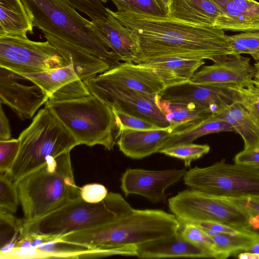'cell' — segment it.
Returning <instances> with one entry per match:
<instances>
[{
    "instance_id": "obj_1",
    "label": "cell",
    "mask_w": 259,
    "mask_h": 259,
    "mask_svg": "<svg viewBox=\"0 0 259 259\" xmlns=\"http://www.w3.org/2000/svg\"><path fill=\"white\" fill-rule=\"evenodd\" d=\"M106 11L137 34L139 53L135 63L161 57L208 59L213 62L233 55L223 30L187 23L168 16L130 11Z\"/></svg>"
},
{
    "instance_id": "obj_2",
    "label": "cell",
    "mask_w": 259,
    "mask_h": 259,
    "mask_svg": "<svg viewBox=\"0 0 259 259\" xmlns=\"http://www.w3.org/2000/svg\"><path fill=\"white\" fill-rule=\"evenodd\" d=\"M173 213L159 209H134L121 218L95 228L67 234L55 240L90 249L137 245L172 235L180 228Z\"/></svg>"
},
{
    "instance_id": "obj_3",
    "label": "cell",
    "mask_w": 259,
    "mask_h": 259,
    "mask_svg": "<svg viewBox=\"0 0 259 259\" xmlns=\"http://www.w3.org/2000/svg\"><path fill=\"white\" fill-rule=\"evenodd\" d=\"M34 27L114 67L120 63L92 22L65 0H21Z\"/></svg>"
},
{
    "instance_id": "obj_4",
    "label": "cell",
    "mask_w": 259,
    "mask_h": 259,
    "mask_svg": "<svg viewBox=\"0 0 259 259\" xmlns=\"http://www.w3.org/2000/svg\"><path fill=\"white\" fill-rule=\"evenodd\" d=\"M70 152L49 158L41 166L14 182L24 224L36 221L80 197Z\"/></svg>"
},
{
    "instance_id": "obj_5",
    "label": "cell",
    "mask_w": 259,
    "mask_h": 259,
    "mask_svg": "<svg viewBox=\"0 0 259 259\" xmlns=\"http://www.w3.org/2000/svg\"><path fill=\"white\" fill-rule=\"evenodd\" d=\"M134 208L121 194L108 192L98 203L80 197L33 222L24 224L20 238L39 237L54 240L67 234L103 225L125 216Z\"/></svg>"
},
{
    "instance_id": "obj_6",
    "label": "cell",
    "mask_w": 259,
    "mask_h": 259,
    "mask_svg": "<svg viewBox=\"0 0 259 259\" xmlns=\"http://www.w3.org/2000/svg\"><path fill=\"white\" fill-rule=\"evenodd\" d=\"M18 154L9 172L13 182L35 170L50 157L70 151L78 144L70 132L46 106L19 135Z\"/></svg>"
},
{
    "instance_id": "obj_7",
    "label": "cell",
    "mask_w": 259,
    "mask_h": 259,
    "mask_svg": "<svg viewBox=\"0 0 259 259\" xmlns=\"http://www.w3.org/2000/svg\"><path fill=\"white\" fill-rule=\"evenodd\" d=\"M72 135L78 145H101L108 150L116 144V126L112 108L91 94L45 103Z\"/></svg>"
},
{
    "instance_id": "obj_8",
    "label": "cell",
    "mask_w": 259,
    "mask_h": 259,
    "mask_svg": "<svg viewBox=\"0 0 259 259\" xmlns=\"http://www.w3.org/2000/svg\"><path fill=\"white\" fill-rule=\"evenodd\" d=\"M184 183L206 195L227 199L259 196V169L217 162L186 171Z\"/></svg>"
},
{
    "instance_id": "obj_9",
    "label": "cell",
    "mask_w": 259,
    "mask_h": 259,
    "mask_svg": "<svg viewBox=\"0 0 259 259\" xmlns=\"http://www.w3.org/2000/svg\"><path fill=\"white\" fill-rule=\"evenodd\" d=\"M168 202L180 222H213L249 230V214L228 199L190 188L179 192Z\"/></svg>"
},
{
    "instance_id": "obj_10",
    "label": "cell",
    "mask_w": 259,
    "mask_h": 259,
    "mask_svg": "<svg viewBox=\"0 0 259 259\" xmlns=\"http://www.w3.org/2000/svg\"><path fill=\"white\" fill-rule=\"evenodd\" d=\"M67 65L48 40L35 41L27 37L0 35V67L14 72L32 73Z\"/></svg>"
},
{
    "instance_id": "obj_11",
    "label": "cell",
    "mask_w": 259,
    "mask_h": 259,
    "mask_svg": "<svg viewBox=\"0 0 259 259\" xmlns=\"http://www.w3.org/2000/svg\"><path fill=\"white\" fill-rule=\"evenodd\" d=\"M90 92L112 107L147 120L162 128L170 127L165 114L148 95L96 75L84 81Z\"/></svg>"
},
{
    "instance_id": "obj_12",
    "label": "cell",
    "mask_w": 259,
    "mask_h": 259,
    "mask_svg": "<svg viewBox=\"0 0 259 259\" xmlns=\"http://www.w3.org/2000/svg\"><path fill=\"white\" fill-rule=\"evenodd\" d=\"M240 88L228 84L196 83L191 81L165 88L161 99L174 102L192 103L217 114L239 102Z\"/></svg>"
},
{
    "instance_id": "obj_13",
    "label": "cell",
    "mask_w": 259,
    "mask_h": 259,
    "mask_svg": "<svg viewBox=\"0 0 259 259\" xmlns=\"http://www.w3.org/2000/svg\"><path fill=\"white\" fill-rule=\"evenodd\" d=\"M23 78L19 73L0 67V103L24 120L31 119L49 98L37 85L21 82Z\"/></svg>"
},
{
    "instance_id": "obj_14",
    "label": "cell",
    "mask_w": 259,
    "mask_h": 259,
    "mask_svg": "<svg viewBox=\"0 0 259 259\" xmlns=\"http://www.w3.org/2000/svg\"><path fill=\"white\" fill-rule=\"evenodd\" d=\"M186 171L185 168L159 170L128 168L121 176V189L126 196L139 195L154 203H164L166 189L183 178Z\"/></svg>"
},
{
    "instance_id": "obj_15",
    "label": "cell",
    "mask_w": 259,
    "mask_h": 259,
    "mask_svg": "<svg viewBox=\"0 0 259 259\" xmlns=\"http://www.w3.org/2000/svg\"><path fill=\"white\" fill-rule=\"evenodd\" d=\"M20 74L37 85L50 100H70L91 94L71 65L46 71Z\"/></svg>"
},
{
    "instance_id": "obj_16",
    "label": "cell",
    "mask_w": 259,
    "mask_h": 259,
    "mask_svg": "<svg viewBox=\"0 0 259 259\" xmlns=\"http://www.w3.org/2000/svg\"><path fill=\"white\" fill-rule=\"evenodd\" d=\"M250 59L241 55H232L216 61L210 65L202 66L191 81L196 83L228 84L240 88L253 84L255 74Z\"/></svg>"
},
{
    "instance_id": "obj_17",
    "label": "cell",
    "mask_w": 259,
    "mask_h": 259,
    "mask_svg": "<svg viewBox=\"0 0 259 259\" xmlns=\"http://www.w3.org/2000/svg\"><path fill=\"white\" fill-rule=\"evenodd\" d=\"M101 79L124 85L150 96L159 95L165 85L151 67L133 62H120L117 66L97 75Z\"/></svg>"
},
{
    "instance_id": "obj_18",
    "label": "cell",
    "mask_w": 259,
    "mask_h": 259,
    "mask_svg": "<svg viewBox=\"0 0 259 259\" xmlns=\"http://www.w3.org/2000/svg\"><path fill=\"white\" fill-rule=\"evenodd\" d=\"M137 256L145 259L214 257L211 250L185 240L179 231L170 236L137 245Z\"/></svg>"
},
{
    "instance_id": "obj_19",
    "label": "cell",
    "mask_w": 259,
    "mask_h": 259,
    "mask_svg": "<svg viewBox=\"0 0 259 259\" xmlns=\"http://www.w3.org/2000/svg\"><path fill=\"white\" fill-rule=\"evenodd\" d=\"M91 21L121 61L135 63L139 46L137 35L132 29L107 12L105 16Z\"/></svg>"
},
{
    "instance_id": "obj_20",
    "label": "cell",
    "mask_w": 259,
    "mask_h": 259,
    "mask_svg": "<svg viewBox=\"0 0 259 259\" xmlns=\"http://www.w3.org/2000/svg\"><path fill=\"white\" fill-rule=\"evenodd\" d=\"M221 15L215 27L223 30L259 32V3L254 0H211Z\"/></svg>"
},
{
    "instance_id": "obj_21",
    "label": "cell",
    "mask_w": 259,
    "mask_h": 259,
    "mask_svg": "<svg viewBox=\"0 0 259 259\" xmlns=\"http://www.w3.org/2000/svg\"><path fill=\"white\" fill-rule=\"evenodd\" d=\"M172 131L170 127L156 130L123 129L116 133L119 149L133 159H142L159 152Z\"/></svg>"
},
{
    "instance_id": "obj_22",
    "label": "cell",
    "mask_w": 259,
    "mask_h": 259,
    "mask_svg": "<svg viewBox=\"0 0 259 259\" xmlns=\"http://www.w3.org/2000/svg\"><path fill=\"white\" fill-rule=\"evenodd\" d=\"M205 63L204 60L161 57L138 64L152 68L166 88L191 81Z\"/></svg>"
},
{
    "instance_id": "obj_23",
    "label": "cell",
    "mask_w": 259,
    "mask_h": 259,
    "mask_svg": "<svg viewBox=\"0 0 259 259\" xmlns=\"http://www.w3.org/2000/svg\"><path fill=\"white\" fill-rule=\"evenodd\" d=\"M221 12L211 0H171L168 16L195 25L215 26Z\"/></svg>"
},
{
    "instance_id": "obj_24",
    "label": "cell",
    "mask_w": 259,
    "mask_h": 259,
    "mask_svg": "<svg viewBox=\"0 0 259 259\" xmlns=\"http://www.w3.org/2000/svg\"><path fill=\"white\" fill-rule=\"evenodd\" d=\"M222 132H235V130L228 121L216 115L211 114L201 120L175 128L164 142L161 149L180 144L192 143L194 141L202 136Z\"/></svg>"
},
{
    "instance_id": "obj_25",
    "label": "cell",
    "mask_w": 259,
    "mask_h": 259,
    "mask_svg": "<svg viewBox=\"0 0 259 259\" xmlns=\"http://www.w3.org/2000/svg\"><path fill=\"white\" fill-rule=\"evenodd\" d=\"M33 27L21 0H0V35L27 37Z\"/></svg>"
},
{
    "instance_id": "obj_26",
    "label": "cell",
    "mask_w": 259,
    "mask_h": 259,
    "mask_svg": "<svg viewBox=\"0 0 259 259\" xmlns=\"http://www.w3.org/2000/svg\"><path fill=\"white\" fill-rule=\"evenodd\" d=\"M230 123L243 139L245 150L259 147V125L239 102L214 114Z\"/></svg>"
},
{
    "instance_id": "obj_27",
    "label": "cell",
    "mask_w": 259,
    "mask_h": 259,
    "mask_svg": "<svg viewBox=\"0 0 259 259\" xmlns=\"http://www.w3.org/2000/svg\"><path fill=\"white\" fill-rule=\"evenodd\" d=\"M155 100L165 114L172 131L178 126L200 121L211 115L207 110L192 103L171 102L161 99L159 95H156Z\"/></svg>"
},
{
    "instance_id": "obj_28",
    "label": "cell",
    "mask_w": 259,
    "mask_h": 259,
    "mask_svg": "<svg viewBox=\"0 0 259 259\" xmlns=\"http://www.w3.org/2000/svg\"><path fill=\"white\" fill-rule=\"evenodd\" d=\"M214 258L225 259L239 251H244L259 237L252 232L236 234L219 233L212 237Z\"/></svg>"
},
{
    "instance_id": "obj_29",
    "label": "cell",
    "mask_w": 259,
    "mask_h": 259,
    "mask_svg": "<svg viewBox=\"0 0 259 259\" xmlns=\"http://www.w3.org/2000/svg\"><path fill=\"white\" fill-rule=\"evenodd\" d=\"M12 213L0 208L1 258L13 249L23 226V220L17 219Z\"/></svg>"
},
{
    "instance_id": "obj_30",
    "label": "cell",
    "mask_w": 259,
    "mask_h": 259,
    "mask_svg": "<svg viewBox=\"0 0 259 259\" xmlns=\"http://www.w3.org/2000/svg\"><path fill=\"white\" fill-rule=\"evenodd\" d=\"M117 11H130L149 15L167 16L168 8L159 0H111Z\"/></svg>"
},
{
    "instance_id": "obj_31",
    "label": "cell",
    "mask_w": 259,
    "mask_h": 259,
    "mask_svg": "<svg viewBox=\"0 0 259 259\" xmlns=\"http://www.w3.org/2000/svg\"><path fill=\"white\" fill-rule=\"evenodd\" d=\"M228 39L233 55L247 54L259 62V32H245Z\"/></svg>"
},
{
    "instance_id": "obj_32",
    "label": "cell",
    "mask_w": 259,
    "mask_h": 259,
    "mask_svg": "<svg viewBox=\"0 0 259 259\" xmlns=\"http://www.w3.org/2000/svg\"><path fill=\"white\" fill-rule=\"evenodd\" d=\"M210 147L208 145L192 143L184 144L166 147L160 149L159 153L181 159L185 166H190L192 161L197 160L208 153Z\"/></svg>"
},
{
    "instance_id": "obj_33",
    "label": "cell",
    "mask_w": 259,
    "mask_h": 259,
    "mask_svg": "<svg viewBox=\"0 0 259 259\" xmlns=\"http://www.w3.org/2000/svg\"><path fill=\"white\" fill-rule=\"evenodd\" d=\"M112 109L115 119L116 133L126 128L137 130L164 128L147 120L129 114L118 107H112Z\"/></svg>"
},
{
    "instance_id": "obj_34",
    "label": "cell",
    "mask_w": 259,
    "mask_h": 259,
    "mask_svg": "<svg viewBox=\"0 0 259 259\" xmlns=\"http://www.w3.org/2000/svg\"><path fill=\"white\" fill-rule=\"evenodd\" d=\"M19 203L18 192L14 182L7 173H1L0 208L15 213Z\"/></svg>"
},
{
    "instance_id": "obj_35",
    "label": "cell",
    "mask_w": 259,
    "mask_h": 259,
    "mask_svg": "<svg viewBox=\"0 0 259 259\" xmlns=\"http://www.w3.org/2000/svg\"><path fill=\"white\" fill-rule=\"evenodd\" d=\"M180 222L181 226L179 232L184 239L193 244L207 248L214 253L213 240L203 229L191 222Z\"/></svg>"
},
{
    "instance_id": "obj_36",
    "label": "cell",
    "mask_w": 259,
    "mask_h": 259,
    "mask_svg": "<svg viewBox=\"0 0 259 259\" xmlns=\"http://www.w3.org/2000/svg\"><path fill=\"white\" fill-rule=\"evenodd\" d=\"M20 145L18 138L0 141L1 173L10 171L18 154Z\"/></svg>"
},
{
    "instance_id": "obj_37",
    "label": "cell",
    "mask_w": 259,
    "mask_h": 259,
    "mask_svg": "<svg viewBox=\"0 0 259 259\" xmlns=\"http://www.w3.org/2000/svg\"><path fill=\"white\" fill-rule=\"evenodd\" d=\"M239 102L259 125V88L254 84L241 88Z\"/></svg>"
},
{
    "instance_id": "obj_38",
    "label": "cell",
    "mask_w": 259,
    "mask_h": 259,
    "mask_svg": "<svg viewBox=\"0 0 259 259\" xmlns=\"http://www.w3.org/2000/svg\"><path fill=\"white\" fill-rule=\"evenodd\" d=\"M71 6L86 14L91 20L107 14L106 8L101 0H65Z\"/></svg>"
},
{
    "instance_id": "obj_39",
    "label": "cell",
    "mask_w": 259,
    "mask_h": 259,
    "mask_svg": "<svg viewBox=\"0 0 259 259\" xmlns=\"http://www.w3.org/2000/svg\"><path fill=\"white\" fill-rule=\"evenodd\" d=\"M107 188L98 183L88 184L80 188V197L85 202L98 203L103 200L108 194Z\"/></svg>"
},
{
    "instance_id": "obj_40",
    "label": "cell",
    "mask_w": 259,
    "mask_h": 259,
    "mask_svg": "<svg viewBox=\"0 0 259 259\" xmlns=\"http://www.w3.org/2000/svg\"><path fill=\"white\" fill-rule=\"evenodd\" d=\"M234 160L236 163L259 169V147L244 149L235 155Z\"/></svg>"
},
{
    "instance_id": "obj_41",
    "label": "cell",
    "mask_w": 259,
    "mask_h": 259,
    "mask_svg": "<svg viewBox=\"0 0 259 259\" xmlns=\"http://www.w3.org/2000/svg\"><path fill=\"white\" fill-rule=\"evenodd\" d=\"M203 229L209 230L219 233L236 234L251 232L249 230L237 229L225 224L213 222H191Z\"/></svg>"
},
{
    "instance_id": "obj_42",
    "label": "cell",
    "mask_w": 259,
    "mask_h": 259,
    "mask_svg": "<svg viewBox=\"0 0 259 259\" xmlns=\"http://www.w3.org/2000/svg\"><path fill=\"white\" fill-rule=\"evenodd\" d=\"M250 215H259V196L228 199Z\"/></svg>"
},
{
    "instance_id": "obj_43",
    "label": "cell",
    "mask_w": 259,
    "mask_h": 259,
    "mask_svg": "<svg viewBox=\"0 0 259 259\" xmlns=\"http://www.w3.org/2000/svg\"><path fill=\"white\" fill-rule=\"evenodd\" d=\"M11 139V131L9 119L6 115L2 104L0 106V141Z\"/></svg>"
},
{
    "instance_id": "obj_44",
    "label": "cell",
    "mask_w": 259,
    "mask_h": 259,
    "mask_svg": "<svg viewBox=\"0 0 259 259\" xmlns=\"http://www.w3.org/2000/svg\"><path fill=\"white\" fill-rule=\"evenodd\" d=\"M249 215V230L259 237V215L250 214Z\"/></svg>"
},
{
    "instance_id": "obj_45",
    "label": "cell",
    "mask_w": 259,
    "mask_h": 259,
    "mask_svg": "<svg viewBox=\"0 0 259 259\" xmlns=\"http://www.w3.org/2000/svg\"><path fill=\"white\" fill-rule=\"evenodd\" d=\"M238 258L239 259H259V254L244 251L238 254Z\"/></svg>"
},
{
    "instance_id": "obj_46",
    "label": "cell",
    "mask_w": 259,
    "mask_h": 259,
    "mask_svg": "<svg viewBox=\"0 0 259 259\" xmlns=\"http://www.w3.org/2000/svg\"><path fill=\"white\" fill-rule=\"evenodd\" d=\"M253 66L255 69V74L253 80V84L259 88V62H256Z\"/></svg>"
},
{
    "instance_id": "obj_47",
    "label": "cell",
    "mask_w": 259,
    "mask_h": 259,
    "mask_svg": "<svg viewBox=\"0 0 259 259\" xmlns=\"http://www.w3.org/2000/svg\"><path fill=\"white\" fill-rule=\"evenodd\" d=\"M244 251L251 252L259 254V240L253 243Z\"/></svg>"
},
{
    "instance_id": "obj_48",
    "label": "cell",
    "mask_w": 259,
    "mask_h": 259,
    "mask_svg": "<svg viewBox=\"0 0 259 259\" xmlns=\"http://www.w3.org/2000/svg\"><path fill=\"white\" fill-rule=\"evenodd\" d=\"M160 2H161L163 4H164L165 6L169 8V6L170 4L171 0H159Z\"/></svg>"
},
{
    "instance_id": "obj_49",
    "label": "cell",
    "mask_w": 259,
    "mask_h": 259,
    "mask_svg": "<svg viewBox=\"0 0 259 259\" xmlns=\"http://www.w3.org/2000/svg\"><path fill=\"white\" fill-rule=\"evenodd\" d=\"M103 3H106L108 0H101Z\"/></svg>"
}]
</instances>
